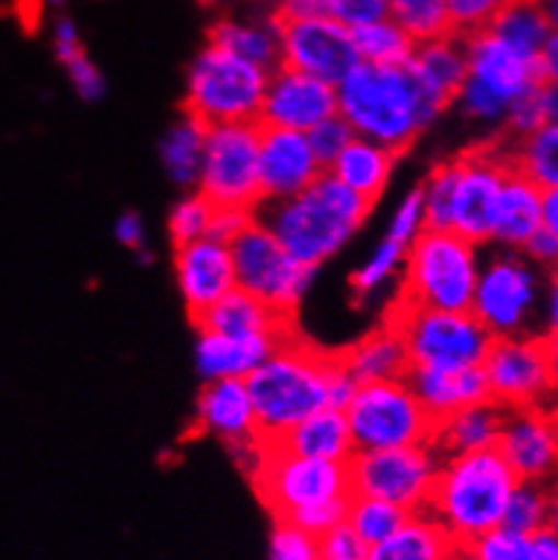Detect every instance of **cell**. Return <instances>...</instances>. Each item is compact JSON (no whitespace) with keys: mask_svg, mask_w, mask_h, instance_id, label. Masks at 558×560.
Instances as JSON below:
<instances>
[{"mask_svg":"<svg viewBox=\"0 0 558 560\" xmlns=\"http://www.w3.org/2000/svg\"><path fill=\"white\" fill-rule=\"evenodd\" d=\"M445 112L418 84L409 66H374L358 60L336 82V114L361 139L393 154L407 152L418 136Z\"/></svg>","mask_w":558,"mask_h":560,"instance_id":"cell-1","label":"cell"},{"mask_svg":"<svg viewBox=\"0 0 558 560\" xmlns=\"http://www.w3.org/2000/svg\"><path fill=\"white\" fill-rule=\"evenodd\" d=\"M372 206L323 171L299 196L260 203L255 209V220L295 260L321 268L361 231L372 214Z\"/></svg>","mask_w":558,"mask_h":560,"instance_id":"cell-2","label":"cell"},{"mask_svg":"<svg viewBox=\"0 0 558 560\" xmlns=\"http://www.w3.org/2000/svg\"><path fill=\"white\" fill-rule=\"evenodd\" d=\"M339 352L321 350L290 334L264 363L244 376L260 439H275L304 417L328 407Z\"/></svg>","mask_w":558,"mask_h":560,"instance_id":"cell-3","label":"cell"},{"mask_svg":"<svg viewBox=\"0 0 558 560\" xmlns=\"http://www.w3.org/2000/svg\"><path fill=\"white\" fill-rule=\"evenodd\" d=\"M515 471L497 447L442 458L431 490L429 510L458 545L499 528Z\"/></svg>","mask_w":558,"mask_h":560,"instance_id":"cell-4","label":"cell"},{"mask_svg":"<svg viewBox=\"0 0 558 560\" xmlns=\"http://www.w3.org/2000/svg\"><path fill=\"white\" fill-rule=\"evenodd\" d=\"M396 301L442 312H469L480 260L477 247L453 231H420L404 253Z\"/></svg>","mask_w":558,"mask_h":560,"instance_id":"cell-5","label":"cell"},{"mask_svg":"<svg viewBox=\"0 0 558 560\" xmlns=\"http://www.w3.org/2000/svg\"><path fill=\"white\" fill-rule=\"evenodd\" d=\"M461 38H464L466 79L455 101L469 119L483 125L504 122L512 101L526 95L537 84H548L539 73L537 60L507 47L488 27Z\"/></svg>","mask_w":558,"mask_h":560,"instance_id":"cell-6","label":"cell"},{"mask_svg":"<svg viewBox=\"0 0 558 560\" xmlns=\"http://www.w3.org/2000/svg\"><path fill=\"white\" fill-rule=\"evenodd\" d=\"M269 71L244 57L207 44L187 68L185 114L198 122H258Z\"/></svg>","mask_w":558,"mask_h":560,"instance_id":"cell-7","label":"cell"},{"mask_svg":"<svg viewBox=\"0 0 558 560\" xmlns=\"http://www.w3.org/2000/svg\"><path fill=\"white\" fill-rule=\"evenodd\" d=\"M385 319L402 334L409 365L472 369L483 363L493 341L472 312H442L396 301Z\"/></svg>","mask_w":558,"mask_h":560,"instance_id":"cell-8","label":"cell"},{"mask_svg":"<svg viewBox=\"0 0 558 560\" xmlns=\"http://www.w3.org/2000/svg\"><path fill=\"white\" fill-rule=\"evenodd\" d=\"M341 411L356 450L429 444L434 433V420L404 380L363 382Z\"/></svg>","mask_w":558,"mask_h":560,"instance_id":"cell-9","label":"cell"},{"mask_svg":"<svg viewBox=\"0 0 558 560\" xmlns=\"http://www.w3.org/2000/svg\"><path fill=\"white\" fill-rule=\"evenodd\" d=\"M236 288L255 295L275 312L293 317L315 282V266L295 260L258 220L244 228L231 244Z\"/></svg>","mask_w":558,"mask_h":560,"instance_id":"cell-10","label":"cell"},{"mask_svg":"<svg viewBox=\"0 0 558 560\" xmlns=\"http://www.w3.org/2000/svg\"><path fill=\"white\" fill-rule=\"evenodd\" d=\"M488 396L497 407H548L556 390V341L543 334L493 339L480 363Z\"/></svg>","mask_w":558,"mask_h":560,"instance_id":"cell-11","label":"cell"},{"mask_svg":"<svg viewBox=\"0 0 558 560\" xmlns=\"http://www.w3.org/2000/svg\"><path fill=\"white\" fill-rule=\"evenodd\" d=\"M440 463V453L431 444L356 450L347 460L350 493L383 499L407 512H423L429 506Z\"/></svg>","mask_w":558,"mask_h":560,"instance_id":"cell-12","label":"cell"},{"mask_svg":"<svg viewBox=\"0 0 558 560\" xmlns=\"http://www.w3.org/2000/svg\"><path fill=\"white\" fill-rule=\"evenodd\" d=\"M253 488L275 520H284L301 506L350 495V471L347 463L299 458L279 453L260 442V455L255 460Z\"/></svg>","mask_w":558,"mask_h":560,"instance_id":"cell-13","label":"cell"},{"mask_svg":"<svg viewBox=\"0 0 558 560\" xmlns=\"http://www.w3.org/2000/svg\"><path fill=\"white\" fill-rule=\"evenodd\" d=\"M258 122L209 125L196 190L212 206L258 209Z\"/></svg>","mask_w":558,"mask_h":560,"instance_id":"cell-14","label":"cell"},{"mask_svg":"<svg viewBox=\"0 0 558 560\" xmlns=\"http://www.w3.org/2000/svg\"><path fill=\"white\" fill-rule=\"evenodd\" d=\"M543 295V279L521 253L502 249L480 268L469 312L480 319L491 339L526 334Z\"/></svg>","mask_w":558,"mask_h":560,"instance_id":"cell-15","label":"cell"},{"mask_svg":"<svg viewBox=\"0 0 558 560\" xmlns=\"http://www.w3.org/2000/svg\"><path fill=\"white\" fill-rule=\"evenodd\" d=\"M455 160H458V176H455L453 206H450V231L480 247L493 236L499 190L510 160L491 147H475Z\"/></svg>","mask_w":558,"mask_h":560,"instance_id":"cell-16","label":"cell"},{"mask_svg":"<svg viewBox=\"0 0 558 560\" xmlns=\"http://www.w3.org/2000/svg\"><path fill=\"white\" fill-rule=\"evenodd\" d=\"M282 66L336 84L358 62L352 31L332 16L279 22Z\"/></svg>","mask_w":558,"mask_h":560,"instance_id":"cell-17","label":"cell"},{"mask_svg":"<svg viewBox=\"0 0 558 560\" xmlns=\"http://www.w3.org/2000/svg\"><path fill=\"white\" fill-rule=\"evenodd\" d=\"M336 114V84L310 77L295 68L279 66L269 71L260 101L258 125L288 128L306 133L323 119Z\"/></svg>","mask_w":558,"mask_h":560,"instance_id":"cell-18","label":"cell"},{"mask_svg":"<svg viewBox=\"0 0 558 560\" xmlns=\"http://www.w3.org/2000/svg\"><path fill=\"white\" fill-rule=\"evenodd\" d=\"M196 425L201 433L218 436L253 471L260 455V436L255 425V409L244 380H212L198 396Z\"/></svg>","mask_w":558,"mask_h":560,"instance_id":"cell-19","label":"cell"},{"mask_svg":"<svg viewBox=\"0 0 558 560\" xmlns=\"http://www.w3.org/2000/svg\"><path fill=\"white\" fill-rule=\"evenodd\" d=\"M497 450L521 482H548L558 460L554 411L548 407L507 409Z\"/></svg>","mask_w":558,"mask_h":560,"instance_id":"cell-20","label":"cell"},{"mask_svg":"<svg viewBox=\"0 0 558 560\" xmlns=\"http://www.w3.org/2000/svg\"><path fill=\"white\" fill-rule=\"evenodd\" d=\"M321 160L312 152L306 133L260 125L258 182L260 203L299 196L323 174Z\"/></svg>","mask_w":558,"mask_h":560,"instance_id":"cell-21","label":"cell"},{"mask_svg":"<svg viewBox=\"0 0 558 560\" xmlns=\"http://www.w3.org/2000/svg\"><path fill=\"white\" fill-rule=\"evenodd\" d=\"M174 271L182 301H185L193 323L236 288L231 247L218 238L207 236L176 247Z\"/></svg>","mask_w":558,"mask_h":560,"instance_id":"cell-22","label":"cell"},{"mask_svg":"<svg viewBox=\"0 0 558 560\" xmlns=\"http://www.w3.org/2000/svg\"><path fill=\"white\" fill-rule=\"evenodd\" d=\"M404 382L415 393L431 420L453 415V411L472 407V404L491 401L488 382L480 365L472 369H429V365H409Z\"/></svg>","mask_w":558,"mask_h":560,"instance_id":"cell-23","label":"cell"},{"mask_svg":"<svg viewBox=\"0 0 558 560\" xmlns=\"http://www.w3.org/2000/svg\"><path fill=\"white\" fill-rule=\"evenodd\" d=\"M260 442L266 447L279 450V453L315 460L347 463L352 458V453H356L345 411L332 407L304 417V420L290 425L288 431H282L275 439H260Z\"/></svg>","mask_w":558,"mask_h":560,"instance_id":"cell-24","label":"cell"},{"mask_svg":"<svg viewBox=\"0 0 558 560\" xmlns=\"http://www.w3.org/2000/svg\"><path fill=\"white\" fill-rule=\"evenodd\" d=\"M196 328L214 330V334L233 336V339H253V336H284L293 334V317L275 312L258 301L255 295L244 293V290L233 288L214 306H209L201 317L196 319Z\"/></svg>","mask_w":558,"mask_h":560,"instance_id":"cell-25","label":"cell"},{"mask_svg":"<svg viewBox=\"0 0 558 560\" xmlns=\"http://www.w3.org/2000/svg\"><path fill=\"white\" fill-rule=\"evenodd\" d=\"M295 334V330H293ZM288 339V336H284ZM277 336H253V339H233L198 328L196 369L207 382L212 380H244L249 371L258 369L277 350Z\"/></svg>","mask_w":558,"mask_h":560,"instance_id":"cell-26","label":"cell"},{"mask_svg":"<svg viewBox=\"0 0 558 560\" xmlns=\"http://www.w3.org/2000/svg\"><path fill=\"white\" fill-rule=\"evenodd\" d=\"M539 203H543V187H537L510 165L502 179V190H499L491 242H497L502 249L521 253L523 244L543 225Z\"/></svg>","mask_w":558,"mask_h":560,"instance_id":"cell-27","label":"cell"},{"mask_svg":"<svg viewBox=\"0 0 558 560\" xmlns=\"http://www.w3.org/2000/svg\"><path fill=\"white\" fill-rule=\"evenodd\" d=\"M367 560H461V545L429 510L412 512L402 528L369 547Z\"/></svg>","mask_w":558,"mask_h":560,"instance_id":"cell-28","label":"cell"},{"mask_svg":"<svg viewBox=\"0 0 558 560\" xmlns=\"http://www.w3.org/2000/svg\"><path fill=\"white\" fill-rule=\"evenodd\" d=\"M339 360L358 385H363V382L404 380L409 371L407 345H404L396 325L388 323V319L377 330L363 336L361 341L341 350Z\"/></svg>","mask_w":558,"mask_h":560,"instance_id":"cell-29","label":"cell"},{"mask_svg":"<svg viewBox=\"0 0 558 560\" xmlns=\"http://www.w3.org/2000/svg\"><path fill=\"white\" fill-rule=\"evenodd\" d=\"M502 420L504 409L497 407L493 401L472 404V407H464L437 420L429 444L440 453V458L497 447Z\"/></svg>","mask_w":558,"mask_h":560,"instance_id":"cell-30","label":"cell"},{"mask_svg":"<svg viewBox=\"0 0 558 560\" xmlns=\"http://www.w3.org/2000/svg\"><path fill=\"white\" fill-rule=\"evenodd\" d=\"M407 66L415 73L420 88L447 108L466 79L464 38L453 33V36L434 38V42L415 44V51L407 60Z\"/></svg>","mask_w":558,"mask_h":560,"instance_id":"cell-31","label":"cell"},{"mask_svg":"<svg viewBox=\"0 0 558 560\" xmlns=\"http://www.w3.org/2000/svg\"><path fill=\"white\" fill-rule=\"evenodd\" d=\"M396 158L398 154L385 150V147L361 139V136H352L350 144L336 154V160L326 171L334 179H339L341 185L350 187L352 192L374 203L383 196L385 187H388Z\"/></svg>","mask_w":558,"mask_h":560,"instance_id":"cell-32","label":"cell"},{"mask_svg":"<svg viewBox=\"0 0 558 560\" xmlns=\"http://www.w3.org/2000/svg\"><path fill=\"white\" fill-rule=\"evenodd\" d=\"M209 44L223 47L233 55L244 57L264 71H275L282 66V47H279V20L275 14L260 20H239L223 16L209 27Z\"/></svg>","mask_w":558,"mask_h":560,"instance_id":"cell-33","label":"cell"},{"mask_svg":"<svg viewBox=\"0 0 558 560\" xmlns=\"http://www.w3.org/2000/svg\"><path fill=\"white\" fill-rule=\"evenodd\" d=\"M488 31L497 38H502L507 47L537 60V55L548 44V38L556 36V22L545 14L539 0H510L493 16Z\"/></svg>","mask_w":558,"mask_h":560,"instance_id":"cell-34","label":"cell"},{"mask_svg":"<svg viewBox=\"0 0 558 560\" xmlns=\"http://www.w3.org/2000/svg\"><path fill=\"white\" fill-rule=\"evenodd\" d=\"M204 139H207V125L198 122L190 114H182L168 128L166 139L161 141V160L168 179L179 187H196L201 174Z\"/></svg>","mask_w":558,"mask_h":560,"instance_id":"cell-35","label":"cell"},{"mask_svg":"<svg viewBox=\"0 0 558 560\" xmlns=\"http://www.w3.org/2000/svg\"><path fill=\"white\" fill-rule=\"evenodd\" d=\"M510 165L543 190L558 187V128L545 125L518 139L515 152L507 154Z\"/></svg>","mask_w":558,"mask_h":560,"instance_id":"cell-36","label":"cell"},{"mask_svg":"<svg viewBox=\"0 0 558 560\" xmlns=\"http://www.w3.org/2000/svg\"><path fill=\"white\" fill-rule=\"evenodd\" d=\"M352 44H356L358 60L374 62V66H404L415 51L412 38L391 16L352 27Z\"/></svg>","mask_w":558,"mask_h":560,"instance_id":"cell-37","label":"cell"},{"mask_svg":"<svg viewBox=\"0 0 558 560\" xmlns=\"http://www.w3.org/2000/svg\"><path fill=\"white\" fill-rule=\"evenodd\" d=\"M550 523H554V493L548 490V482H521L518 479L507 499L499 528L528 536L532 530L545 528Z\"/></svg>","mask_w":558,"mask_h":560,"instance_id":"cell-38","label":"cell"},{"mask_svg":"<svg viewBox=\"0 0 558 560\" xmlns=\"http://www.w3.org/2000/svg\"><path fill=\"white\" fill-rule=\"evenodd\" d=\"M388 16L415 44L453 36L445 0H388Z\"/></svg>","mask_w":558,"mask_h":560,"instance_id":"cell-39","label":"cell"},{"mask_svg":"<svg viewBox=\"0 0 558 560\" xmlns=\"http://www.w3.org/2000/svg\"><path fill=\"white\" fill-rule=\"evenodd\" d=\"M412 512L402 510V506L388 504L383 499H369V495H350V506H347L345 523L367 541L369 547L380 545L396 534L404 525V520Z\"/></svg>","mask_w":558,"mask_h":560,"instance_id":"cell-40","label":"cell"},{"mask_svg":"<svg viewBox=\"0 0 558 560\" xmlns=\"http://www.w3.org/2000/svg\"><path fill=\"white\" fill-rule=\"evenodd\" d=\"M556 117H558L556 84H537V88L528 90L526 95H521V98L510 103L504 125L515 139H523V136L534 133V130L545 128V125H556Z\"/></svg>","mask_w":558,"mask_h":560,"instance_id":"cell-41","label":"cell"},{"mask_svg":"<svg viewBox=\"0 0 558 560\" xmlns=\"http://www.w3.org/2000/svg\"><path fill=\"white\" fill-rule=\"evenodd\" d=\"M404 253H407L404 244L383 238L374 247V253L367 257V262L350 277V288L356 293V299H367V295L377 293L388 279L396 277L404 266Z\"/></svg>","mask_w":558,"mask_h":560,"instance_id":"cell-42","label":"cell"},{"mask_svg":"<svg viewBox=\"0 0 558 560\" xmlns=\"http://www.w3.org/2000/svg\"><path fill=\"white\" fill-rule=\"evenodd\" d=\"M455 176H458V160L437 165L423 182V222L429 231H450V206H453Z\"/></svg>","mask_w":558,"mask_h":560,"instance_id":"cell-43","label":"cell"},{"mask_svg":"<svg viewBox=\"0 0 558 560\" xmlns=\"http://www.w3.org/2000/svg\"><path fill=\"white\" fill-rule=\"evenodd\" d=\"M212 211L214 206L209 203L198 190L193 192V196L182 198L168 214V236L171 242H174V247L198 242V238H207L209 222H212Z\"/></svg>","mask_w":558,"mask_h":560,"instance_id":"cell-44","label":"cell"},{"mask_svg":"<svg viewBox=\"0 0 558 560\" xmlns=\"http://www.w3.org/2000/svg\"><path fill=\"white\" fill-rule=\"evenodd\" d=\"M461 560H526V536L493 528L461 545Z\"/></svg>","mask_w":558,"mask_h":560,"instance_id":"cell-45","label":"cell"},{"mask_svg":"<svg viewBox=\"0 0 558 560\" xmlns=\"http://www.w3.org/2000/svg\"><path fill=\"white\" fill-rule=\"evenodd\" d=\"M510 0H445L455 36H469L493 22Z\"/></svg>","mask_w":558,"mask_h":560,"instance_id":"cell-46","label":"cell"},{"mask_svg":"<svg viewBox=\"0 0 558 560\" xmlns=\"http://www.w3.org/2000/svg\"><path fill=\"white\" fill-rule=\"evenodd\" d=\"M269 560H321V556H317V536L306 534L293 523L275 520Z\"/></svg>","mask_w":558,"mask_h":560,"instance_id":"cell-47","label":"cell"},{"mask_svg":"<svg viewBox=\"0 0 558 560\" xmlns=\"http://www.w3.org/2000/svg\"><path fill=\"white\" fill-rule=\"evenodd\" d=\"M350 495H339V499L321 501V504L301 506V510L290 512L282 523H293V525H299L301 530H306V534L323 536L326 530H332L334 525L345 523L347 506H350Z\"/></svg>","mask_w":558,"mask_h":560,"instance_id":"cell-48","label":"cell"},{"mask_svg":"<svg viewBox=\"0 0 558 560\" xmlns=\"http://www.w3.org/2000/svg\"><path fill=\"white\" fill-rule=\"evenodd\" d=\"M352 136L356 133H352V128L339 117V114H334V117L323 119V122H317L315 128L306 130V139H310L312 152H315V158L321 160L323 168H328V165L334 163L336 154L350 144Z\"/></svg>","mask_w":558,"mask_h":560,"instance_id":"cell-49","label":"cell"},{"mask_svg":"<svg viewBox=\"0 0 558 560\" xmlns=\"http://www.w3.org/2000/svg\"><path fill=\"white\" fill-rule=\"evenodd\" d=\"M420 231H426V222H423V187L418 185L402 198L398 209L393 211L385 238L409 247V244H412V238L418 236Z\"/></svg>","mask_w":558,"mask_h":560,"instance_id":"cell-50","label":"cell"},{"mask_svg":"<svg viewBox=\"0 0 558 560\" xmlns=\"http://www.w3.org/2000/svg\"><path fill=\"white\" fill-rule=\"evenodd\" d=\"M317 556L321 560H367L369 545L350 525L339 523L323 536H317Z\"/></svg>","mask_w":558,"mask_h":560,"instance_id":"cell-51","label":"cell"},{"mask_svg":"<svg viewBox=\"0 0 558 560\" xmlns=\"http://www.w3.org/2000/svg\"><path fill=\"white\" fill-rule=\"evenodd\" d=\"M326 14L352 31L388 16V0H326Z\"/></svg>","mask_w":558,"mask_h":560,"instance_id":"cell-52","label":"cell"},{"mask_svg":"<svg viewBox=\"0 0 558 560\" xmlns=\"http://www.w3.org/2000/svg\"><path fill=\"white\" fill-rule=\"evenodd\" d=\"M66 71H68V79H71V84L77 88L79 98L88 101V103H95V101L104 98L106 79H104V73L98 71V66H95L88 55H79L77 60L68 62Z\"/></svg>","mask_w":558,"mask_h":560,"instance_id":"cell-53","label":"cell"},{"mask_svg":"<svg viewBox=\"0 0 558 560\" xmlns=\"http://www.w3.org/2000/svg\"><path fill=\"white\" fill-rule=\"evenodd\" d=\"M255 222V209H242V206H214L212 222H209V238L231 244L239 233Z\"/></svg>","mask_w":558,"mask_h":560,"instance_id":"cell-54","label":"cell"},{"mask_svg":"<svg viewBox=\"0 0 558 560\" xmlns=\"http://www.w3.org/2000/svg\"><path fill=\"white\" fill-rule=\"evenodd\" d=\"M53 49L57 62H62V66H68V62L77 60L79 55H84L82 36H79V27L71 16H57L53 31Z\"/></svg>","mask_w":558,"mask_h":560,"instance_id":"cell-55","label":"cell"},{"mask_svg":"<svg viewBox=\"0 0 558 560\" xmlns=\"http://www.w3.org/2000/svg\"><path fill=\"white\" fill-rule=\"evenodd\" d=\"M521 255L526 260H532L534 266L539 268H554L556 266V257H558V233L548 231V228L539 225L537 231L532 233L526 244H523Z\"/></svg>","mask_w":558,"mask_h":560,"instance_id":"cell-56","label":"cell"},{"mask_svg":"<svg viewBox=\"0 0 558 560\" xmlns=\"http://www.w3.org/2000/svg\"><path fill=\"white\" fill-rule=\"evenodd\" d=\"M271 14L279 22H295V20H315V16L326 14V0H279Z\"/></svg>","mask_w":558,"mask_h":560,"instance_id":"cell-57","label":"cell"},{"mask_svg":"<svg viewBox=\"0 0 558 560\" xmlns=\"http://www.w3.org/2000/svg\"><path fill=\"white\" fill-rule=\"evenodd\" d=\"M526 560H558L556 523L532 530L526 536Z\"/></svg>","mask_w":558,"mask_h":560,"instance_id":"cell-58","label":"cell"},{"mask_svg":"<svg viewBox=\"0 0 558 560\" xmlns=\"http://www.w3.org/2000/svg\"><path fill=\"white\" fill-rule=\"evenodd\" d=\"M114 236H117V242L123 244V247L133 249V253H139V249H144V220H141V214H136V211H125V214H119L117 225H114Z\"/></svg>","mask_w":558,"mask_h":560,"instance_id":"cell-59","label":"cell"},{"mask_svg":"<svg viewBox=\"0 0 558 560\" xmlns=\"http://www.w3.org/2000/svg\"><path fill=\"white\" fill-rule=\"evenodd\" d=\"M356 387H358V382L352 380L350 374H347L345 365H341V360H339V369H336L334 376H332V390H328V407H332V409H345L347 404H350V398H352V393H356Z\"/></svg>","mask_w":558,"mask_h":560,"instance_id":"cell-60","label":"cell"},{"mask_svg":"<svg viewBox=\"0 0 558 560\" xmlns=\"http://www.w3.org/2000/svg\"><path fill=\"white\" fill-rule=\"evenodd\" d=\"M543 317H545V330L543 336H556V323H558V290L556 282H550L543 293Z\"/></svg>","mask_w":558,"mask_h":560,"instance_id":"cell-61","label":"cell"},{"mask_svg":"<svg viewBox=\"0 0 558 560\" xmlns=\"http://www.w3.org/2000/svg\"><path fill=\"white\" fill-rule=\"evenodd\" d=\"M539 217H543V228L558 233V187H554V190H543Z\"/></svg>","mask_w":558,"mask_h":560,"instance_id":"cell-62","label":"cell"},{"mask_svg":"<svg viewBox=\"0 0 558 560\" xmlns=\"http://www.w3.org/2000/svg\"><path fill=\"white\" fill-rule=\"evenodd\" d=\"M266 3H271V5H277V3H279V0H266Z\"/></svg>","mask_w":558,"mask_h":560,"instance_id":"cell-63","label":"cell"}]
</instances>
